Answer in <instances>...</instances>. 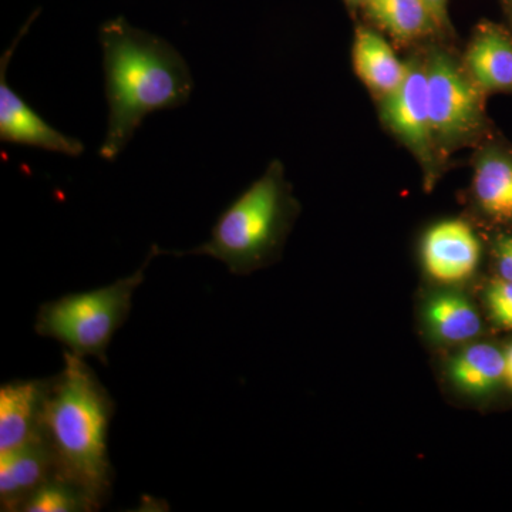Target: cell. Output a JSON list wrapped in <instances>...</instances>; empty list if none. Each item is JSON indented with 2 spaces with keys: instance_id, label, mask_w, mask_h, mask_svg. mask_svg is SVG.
<instances>
[{
  "instance_id": "7",
  "label": "cell",
  "mask_w": 512,
  "mask_h": 512,
  "mask_svg": "<svg viewBox=\"0 0 512 512\" xmlns=\"http://www.w3.org/2000/svg\"><path fill=\"white\" fill-rule=\"evenodd\" d=\"M417 261L424 284L474 288L485 275L487 235L464 214L431 222L421 232Z\"/></svg>"
},
{
  "instance_id": "8",
  "label": "cell",
  "mask_w": 512,
  "mask_h": 512,
  "mask_svg": "<svg viewBox=\"0 0 512 512\" xmlns=\"http://www.w3.org/2000/svg\"><path fill=\"white\" fill-rule=\"evenodd\" d=\"M433 362L441 390L460 406H490L508 389L505 346L491 335L436 353Z\"/></svg>"
},
{
  "instance_id": "22",
  "label": "cell",
  "mask_w": 512,
  "mask_h": 512,
  "mask_svg": "<svg viewBox=\"0 0 512 512\" xmlns=\"http://www.w3.org/2000/svg\"><path fill=\"white\" fill-rule=\"evenodd\" d=\"M346 2L352 6H363L365 5L366 0H346Z\"/></svg>"
},
{
  "instance_id": "6",
  "label": "cell",
  "mask_w": 512,
  "mask_h": 512,
  "mask_svg": "<svg viewBox=\"0 0 512 512\" xmlns=\"http://www.w3.org/2000/svg\"><path fill=\"white\" fill-rule=\"evenodd\" d=\"M413 49L406 59L402 84L377 101V109L383 127L419 164L424 191L431 192L450 170L451 163L440 153L431 124L424 45Z\"/></svg>"
},
{
  "instance_id": "4",
  "label": "cell",
  "mask_w": 512,
  "mask_h": 512,
  "mask_svg": "<svg viewBox=\"0 0 512 512\" xmlns=\"http://www.w3.org/2000/svg\"><path fill=\"white\" fill-rule=\"evenodd\" d=\"M157 255L160 248L154 244L133 275L103 288L67 293L43 303L35 320L37 335L57 340L74 356L97 357L104 366L109 365L107 350L111 340L130 315L134 293L143 284L151 259Z\"/></svg>"
},
{
  "instance_id": "9",
  "label": "cell",
  "mask_w": 512,
  "mask_h": 512,
  "mask_svg": "<svg viewBox=\"0 0 512 512\" xmlns=\"http://www.w3.org/2000/svg\"><path fill=\"white\" fill-rule=\"evenodd\" d=\"M416 326L431 355L458 348L493 332L474 288L424 282L417 292Z\"/></svg>"
},
{
  "instance_id": "17",
  "label": "cell",
  "mask_w": 512,
  "mask_h": 512,
  "mask_svg": "<svg viewBox=\"0 0 512 512\" xmlns=\"http://www.w3.org/2000/svg\"><path fill=\"white\" fill-rule=\"evenodd\" d=\"M23 512H84L96 511L92 501L77 485L55 476L30 495Z\"/></svg>"
},
{
  "instance_id": "14",
  "label": "cell",
  "mask_w": 512,
  "mask_h": 512,
  "mask_svg": "<svg viewBox=\"0 0 512 512\" xmlns=\"http://www.w3.org/2000/svg\"><path fill=\"white\" fill-rule=\"evenodd\" d=\"M56 476V461L45 434L26 446L0 454L2 511H22L37 488Z\"/></svg>"
},
{
  "instance_id": "10",
  "label": "cell",
  "mask_w": 512,
  "mask_h": 512,
  "mask_svg": "<svg viewBox=\"0 0 512 512\" xmlns=\"http://www.w3.org/2000/svg\"><path fill=\"white\" fill-rule=\"evenodd\" d=\"M464 215L485 235L512 232V143L495 131L473 148Z\"/></svg>"
},
{
  "instance_id": "18",
  "label": "cell",
  "mask_w": 512,
  "mask_h": 512,
  "mask_svg": "<svg viewBox=\"0 0 512 512\" xmlns=\"http://www.w3.org/2000/svg\"><path fill=\"white\" fill-rule=\"evenodd\" d=\"M491 329L512 332V282L484 275L474 285Z\"/></svg>"
},
{
  "instance_id": "3",
  "label": "cell",
  "mask_w": 512,
  "mask_h": 512,
  "mask_svg": "<svg viewBox=\"0 0 512 512\" xmlns=\"http://www.w3.org/2000/svg\"><path fill=\"white\" fill-rule=\"evenodd\" d=\"M299 214L301 204L286 180L284 164L275 160L221 212L207 242L184 252L160 249V255L210 256L231 274L249 275L281 259Z\"/></svg>"
},
{
  "instance_id": "13",
  "label": "cell",
  "mask_w": 512,
  "mask_h": 512,
  "mask_svg": "<svg viewBox=\"0 0 512 512\" xmlns=\"http://www.w3.org/2000/svg\"><path fill=\"white\" fill-rule=\"evenodd\" d=\"M49 379L16 380L0 387V454L18 450L43 434Z\"/></svg>"
},
{
  "instance_id": "20",
  "label": "cell",
  "mask_w": 512,
  "mask_h": 512,
  "mask_svg": "<svg viewBox=\"0 0 512 512\" xmlns=\"http://www.w3.org/2000/svg\"><path fill=\"white\" fill-rule=\"evenodd\" d=\"M426 5L429 6L430 12L433 13L437 25L441 30L443 37H450L453 33V26H451L450 16H448V0H424Z\"/></svg>"
},
{
  "instance_id": "16",
  "label": "cell",
  "mask_w": 512,
  "mask_h": 512,
  "mask_svg": "<svg viewBox=\"0 0 512 512\" xmlns=\"http://www.w3.org/2000/svg\"><path fill=\"white\" fill-rule=\"evenodd\" d=\"M362 8L376 29L399 45L416 47L443 37L424 0H366Z\"/></svg>"
},
{
  "instance_id": "15",
  "label": "cell",
  "mask_w": 512,
  "mask_h": 512,
  "mask_svg": "<svg viewBox=\"0 0 512 512\" xmlns=\"http://www.w3.org/2000/svg\"><path fill=\"white\" fill-rule=\"evenodd\" d=\"M352 64L356 76L376 101L392 94L406 76V60L400 59L383 32L372 26H357Z\"/></svg>"
},
{
  "instance_id": "19",
  "label": "cell",
  "mask_w": 512,
  "mask_h": 512,
  "mask_svg": "<svg viewBox=\"0 0 512 512\" xmlns=\"http://www.w3.org/2000/svg\"><path fill=\"white\" fill-rule=\"evenodd\" d=\"M488 275L512 282V232L487 235Z\"/></svg>"
},
{
  "instance_id": "5",
  "label": "cell",
  "mask_w": 512,
  "mask_h": 512,
  "mask_svg": "<svg viewBox=\"0 0 512 512\" xmlns=\"http://www.w3.org/2000/svg\"><path fill=\"white\" fill-rule=\"evenodd\" d=\"M426 52L427 96L440 153L448 163L458 151L473 150L497 131L487 113V94L467 73L451 47L430 42Z\"/></svg>"
},
{
  "instance_id": "12",
  "label": "cell",
  "mask_w": 512,
  "mask_h": 512,
  "mask_svg": "<svg viewBox=\"0 0 512 512\" xmlns=\"http://www.w3.org/2000/svg\"><path fill=\"white\" fill-rule=\"evenodd\" d=\"M461 62L487 96L512 92V35L503 25L481 20L468 40Z\"/></svg>"
},
{
  "instance_id": "21",
  "label": "cell",
  "mask_w": 512,
  "mask_h": 512,
  "mask_svg": "<svg viewBox=\"0 0 512 512\" xmlns=\"http://www.w3.org/2000/svg\"><path fill=\"white\" fill-rule=\"evenodd\" d=\"M505 360H507V384L508 390L512 392V342L505 346Z\"/></svg>"
},
{
  "instance_id": "1",
  "label": "cell",
  "mask_w": 512,
  "mask_h": 512,
  "mask_svg": "<svg viewBox=\"0 0 512 512\" xmlns=\"http://www.w3.org/2000/svg\"><path fill=\"white\" fill-rule=\"evenodd\" d=\"M99 43L109 109L99 154L111 161L123 153L148 114L187 104L194 79L171 43L130 25L123 16L101 25Z\"/></svg>"
},
{
  "instance_id": "11",
  "label": "cell",
  "mask_w": 512,
  "mask_h": 512,
  "mask_svg": "<svg viewBox=\"0 0 512 512\" xmlns=\"http://www.w3.org/2000/svg\"><path fill=\"white\" fill-rule=\"evenodd\" d=\"M19 40L20 36L0 59V141L42 148L66 157L82 156L84 146L79 138L67 136L50 126L10 87L8 66Z\"/></svg>"
},
{
  "instance_id": "2",
  "label": "cell",
  "mask_w": 512,
  "mask_h": 512,
  "mask_svg": "<svg viewBox=\"0 0 512 512\" xmlns=\"http://www.w3.org/2000/svg\"><path fill=\"white\" fill-rule=\"evenodd\" d=\"M63 356L62 372L47 384L43 434L55 457L56 476L77 485L100 510L113 485L109 431L114 402L82 357L67 350Z\"/></svg>"
}]
</instances>
